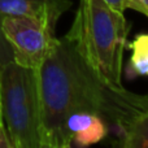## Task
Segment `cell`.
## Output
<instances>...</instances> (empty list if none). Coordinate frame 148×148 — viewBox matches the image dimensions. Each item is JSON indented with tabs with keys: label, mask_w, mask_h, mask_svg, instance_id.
Listing matches in <instances>:
<instances>
[{
	"label": "cell",
	"mask_w": 148,
	"mask_h": 148,
	"mask_svg": "<svg viewBox=\"0 0 148 148\" xmlns=\"http://www.w3.org/2000/svg\"><path fill=\"white\" fill-rule=\"evenodd\" d=\"M36 74L42 148H66L64 122L74 112L97 113L120 131L148 109V94H134L105 81L65 36L57 38Z\"/></svg>",
	"instance_id": "6da1fadb"
},
{
	"label": "cell",
	"mask_w": 148,
	"mask_h": 148,
	"mask_svg": "<svg viewBox=\"0 0 148 148\" xmlns=\"http://www.w3.org/2000/svg\"><path fill=\"white\" fill-rule=\"evenodd\" d=\"M127 34L129 23L123 12L112 8L104 0H79L65 38L100 77L121 87Z\"/></svg>",
	"instance_id": "7a4b0ae2"
},
{
	"label": "cell",
	"mask_w": 148,
	"mask_h": 148,
	"mask_svg": "<svg viewBox=\"0 0 148 148\" xmlns=\"http://www.w3.org/2000/svg\"><path fill=\"white\" fill-rule=\"evenodd\" d=\"M1 112L14 148H42L36 70L14 61L1 68Z\"/></svg>",
	"instance_id": "3957f363"
},
{
	"label": "cell",
	"mask_w": 148,
	"mask_h": 148,
	"mask_svg": "<svg viewBox=\"0 0 148 148\" xmlns=\"http://www.w3.org/2000/svg\"><path fill=\"white\" fill-rule=\"evenodd\" d=\"M1 29L13 52V61L38 70L53 49L55 26L34 16H5Z\"/></svg>",
	"instance_id": "277c9868"
},
{
	"label": "cell",
	"mask_w": 148,
	"mask_h": 148,
	"mask_svg": "<svg viewBox=\"0 0 148 148\" xmlns=\"http://www.w3.org/2000/svg\"><path fill=\"white\" fill-rule=\"evenodd\" d=\"M108 130L109 123L97 113L88 110L74 112L64 122L65 146L70 148L96 144L108 135Z\"/></svg>",
	"instance_id": "5b68a950"
},
{
	"label": "cell",
	"mask_w": 148,
	"mask_h": 148,
	"mask_svg": "<svg viewBox=\"0 0 148 148\" xmlns=\"http://www.w3.org/2000/svg\"><path fill=\"white\" fill-rule=\"evenodd\" d=\"M72 7V0H0V20L5 16H34L56 27L57 21Z\"/></svg>",
	"instance_id": "8992f818"
},
{
	"label": "cell",
	"mask_w": 148,
	"mask_h": 148,
	"mask_svg": "<svg viewBox=\"0 0 148 148\" xmlns=\"http://www.w3.org/2000/svg\"><path fill=\"white\" fill-rule=\"evenodd\" d=\"M118 146L123 148H148V109L121 129Z\"/></svg>",
	"instance_id": "52a82bcc"
},
{
	"label": "cell",
	"mask_w": 148,
	"mask_h": 148,
	"mask_svg": "<svg viewBox=\"0 0 148 148\" xmlns=\"http://www.w3.org/2000/svg\"><path fill=\"white\" fill-rule=\"evenodd\" d=\"M126 47L133 52L127 65V75L130 78L148 77V34L136 35Z\"/></svg>",
	"instance_id": "ba28073f"
},
{
	"label": "cell",
	"mask_w": 148,
	"mask_h": 148,
	"mask_svg": "<svg viewBox=\"0 0 148 148\" xmlns=\"http://www.w3.org/2000/svg\"><path fill=\"white\" fill-rule=\"evenodd\" d=\"M13 61V52L10 44L8 43L1 29V20H0V66H5L7 64Z\"/></svg>",
	"instance_id": "9c48e42d"
},
{
	"label": "cell",
	"mask_w": 148,
	"mask_h": 148,
	"mask_svg": "<svg viewBox=\"0 0 148 148\" xmlns=\"http://www.w3.org/2000/svg\"><path fill=\"white\" fill-rule=\"evenodd\" d=\"M127 8L142 13L148 18V0H127Z\"/></svg>",
	"instance_id": "30bf717a"
},
{
	"label": "cell",
	"mask_w": 148,
	"mask_h": 148,
	"mask_svg": "<svg viewBox=\"0 0 148 148\" xmlns=\"http://www.w3.org/2000/svg\"><path fill=\"white\" fill-rule=\"evenodd\" d=\"M108 5H110L112 8L117 10L123 12L125 9H127V0H104Z\"/></svg>",
	"instance_id": "8fae6325"
},
{
	"label": "cell",
	"mask_w": 148,
	"mask_h": 148,
	"mask_svg": "<svg viewBox=\"0 0 148 148\" xmlns=\"http://www.w3.org/2000/svg\"><path fill=\"white\" fill-rule=\"evenodd\" d=\"M7 129L4 122V118H3V112H1V66H0V131Z\"/></svg>",
	"instance_id": "7c38bea8"
}]
</instances>
